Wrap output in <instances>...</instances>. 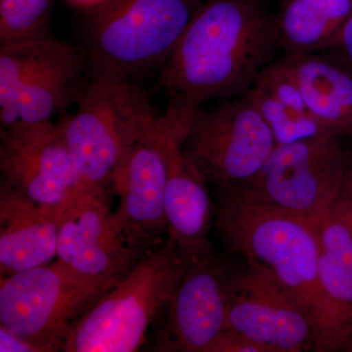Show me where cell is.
<instances>
[{
  "label": "cell",
  "mask_w": 352,
  "mask_h": 352,
  "mask_svg": "<svg viewBox=\"0 0 352 352\" xmlns=\"http://www.w3.org/2000/svg\"><path fill=\"white\" fill-rule=\"evenodd\" d=\"M276 48L275 20L256 0L200 4L157 80L180 145L196 111L247 94Z\"/></svg>",
  "instance_id": "1"
},
{
  "label": "cell",
  "mask_w": 352,
  "mask_h": 352,
  "mask_svg": "<svg viewBox=\"0 0 352 352\" xmlns=\"http://www.w3.org/2000/svg\"><path fill=\"white\" fill-rule=\"evenodd\" d=\"M217 233L231 252L266 268L311 321L314 351L332 352L327 302L319 279L318 231L239 188L217 189Z\"/></svg>",
  "instance_id": "2"
},
{
  "label": "cell",
  "mask_w": 352,
  "mask_h": 352,
  "mask_svg": "<svg viewBox=\"0 0 352 352\" xmlns=\"http://www.w3.org/2000/svg\"><path fill=\"white\" fill-rule=\"evenodd\" d=\"M199 6L197 0H103L82 47L90 80L131 82L160 71Z\"/></svg>",
  "instance_id": "3"
},
{
  "label": "cell",
  "mask_w": 352,
  "mask_h": 352,
  "mask_svg": "<svg viewBox=\"0 0 352 352\" xmlns=\"http://www.w3.org/2000/svg\"><path fill=\"white\" fill-rule=\"evenodd\" d=\"M159 117L135 83L90 80L76 112L58 124L80 189L106 194L109 187L115 188L132 146Z\"/></svg>",
  "instance_id": "4"
},
{
  "label": "cell",
  "mask_w": 352,
  "mask_h": 352,
  "mask_svg": "<svg viewBox=\"0 0 352 352\" xmlns=\"http://www.w3.org/2000/svg\"><path fill=\"white\" fill-rule=\"evenodd\" d=\"M168 236L143 254L120 281L99 296L76 320L65 344L68 352H132L144 344L186 270Z\"/></svg>",
  "instance_id": "5"
},
{
  "label": "cell",
  "mask_w": 352,
  "mask_h": 352,
  "mask_svg": "<svg viewBox=\"0 0 352 352\" xmlns=\"http://www.w3.org/2000/svg\"><path fill=\"white\" fill-rule=\"evenodd\" d=\"M117 283L83 275L58 258L1 278L0 327L38 352L64 351L76 320Z\"/></svg>",
  "instance_id": "6"
},
{
  "label": "cell",
  "mask_w": 352,
  "mask_h": 352,
  "mask_svg": "<svg viewBox=\"0 0 352 352\" xmlns=\"http://www.w3.org/2000/svg\"><path fill=\"white\" fill-rule=\"evenodd\" d=\"M349 142L329 131L276 145L258 175L236 188L291 212L318 231L351 170Z\"/></svg>",
  "instance_id": "7"
},
{
  "label": "cell",
  "mask_w": 352,
  "mask_h": 352,
  "mask_svg": "<svg viewBox=\"0 0 352 352\" xmlns=\"http://www.w3.org/2000/svg\"><path fill=\"white\" fill-rule=\"evenodd\" d=\"M276 143L249 95L194 113L182 143L190 170L217 189L239 187L261 170Z\"/></svg>",
  "instance_id": "8"
},
{
  "label": "cell",
  "mask_w": 352,
  "mask_h": 352,
  "mask_svg": "<svg viewBox=\"0 0 352 352\" xmlns=\"http://www.w3.org/2000/svg\"><path fill=\"white\" fill-rule=\"evenodd\" d=\"M227 330L249 338L270 352L315 349L309 317L263 265L245 259L226 278Z\"/></svg>",
  "instance_id": "9"
},
{
  "label": "cell",
  "mask_w": 352,
  "mask_h": 352,
  "mask_svg": "<svg viewBox=\"0 0 352 352\" xmlns=\"http://www.w3.org/2000/svg\"><path fill=\"white\" fill-rule=\"evenodd\" d=\"M1 185L38 204L60 210L80 180L59 126L18 122L0 131Z\"/></svg>",
  "instance_id": "10"
},
{
  "label": "cell",
  "mask_w": 352,
  "mask_h": 352,
  "mask_svg": "<svg viewBox=\"0 0 352 352\" xmlns=\"http://www.w3.org/2000/svg\"><path fill=\"white\" fill-rule=\"evenodd\" d=\"M164 129V116L161 115L132 146L113 188L120 196L119 207L113 212L116 228L140 256L159 245L160 237L168 231Z\"/></svg>",
  "instance_id": "11"
},
{
  "label": "cell",
  "mask_w": 352,
  "mask_h": 352,
  "mask_svg": "<svg viewBox=\"0 0 352 352\" xmlns=\"http://www.w3.org/2000/svg\"><path fill=\"white\" fill-rule=\"evenodd\" d=\"M227 274L212 252L187 263L164 307L163 326L157 333V351L210 352L226 329Z\"/></svg>",
  "instance_id": "12"
},
{
  "label": "cell",
  "mask_w": 352,
  "mask_h": 352,
  "mask_svg": "<svg viewBox=\"0 0 352 352\" xmlns=\"http://www.w3.org/2000/svg\"><path fill=\"white\" fill-rule=\"evenodd\" d=\"M57 258L87 276L119 282L141 256L118 232L106 194L80 189L59 210Z\"/></svg>",
  "instance_id": "13"
},
{
  "label": "cell",
  "mask_w": 352,
  "mask_h": 352,
  "mask_svg": "<svg viewBox=\"0 0 352 352\" xmlns=\"http://www.w3.org/2000/svg\"><path fill=\"white\" fill-rule=\"evenodd\" d=\"M319 279L327 302L332 352L352 344V166L318 230Z\"/></svg>",
  "instance_id": "14"
},
{
  "label": "cell",
  "mask_w": 352,
  "mask_h": 352,
  "mask_svg": "<svg viewBox=\"0 0 352 352\" xmlns=\"http://www.w3.org/2000/svg\"><path fill=\"white\" fill-rule=\"evenodd\" d=\"M164 142L168 161L164 195L168 233L177 244L185 263H193L212 252V243L208 240L212 220V201L206 183L187 166L182 145L166 116Z\"/></svg>",
  "instance_id": "15"
},
{
  "label": "cell",
  "mask_w": 352,
  "mask_h": 352,
  "mask_svg": "<svg viewBox=\"0 0 352 352\" xmlns=\"http://www.w3.org/2000/svg\"><path fill=\"white\" fill-rule=\"evenodd\" d=\"M59 210L38 205L12 190H0L1 278L57 258Z\"/></svg>",
  "instance_id": "16"
},
{
  "label": "cell",
  "mask_w": 352,
  "mask_h": 352,
  "mask_svg": "<svg viewBox=\"0 0 352 352\" xmlns=\"http://www.w3.org/2000/svg\"><path fill=\"white\" fill-rule=\"evenodd\" d=\"M284 60L317 120L352 142V68L332 54Z\"/></svg>",
  "instance_id": "17"
},
{
  "label": "cell",
  "mask_w": 352,
  "mask_h": 352,
  "mask_svg": "<svg viewBox=\"0 0 352 352\" xmlns=\"http://www.w3.org/2000/svg\"><path fill=\"white\" fill-rule=\"evenodd\" d=\"M247 94L270 126L276 145L329 132L308 107L285 60L266 67Z\"/></svg>",
  "instance_id": "18"
},
{
  "label": "cell",
  "mask_w": 352,
  "mask_h": 352,
  "mask_svg": "<svg viewBox=\"0 0 352 352\" xmlns=\"http://www.w3.org/2000/svg\"><path fill=\"white\" fill-rule=\"evenodd\" d=\"M352 14V0H284L275 18L278 48L286 58L332 50Z\"/></svg>",
  "instance_id": "19"
},
{
  "label": "cell",
  "mask_w": 352,
  "mask_h": 352,
  "mask_svg": "<svg viewBox=\"0 0 352 352\" xmlns=\"http://www.w3.org/2000/svg\"><path fill=\"white\" fill-rule=\"evenodd\" d=\"M87 72L82 48L65 43L56 54L41 65L21 88L17 101L18 122H51L76 96ZM17 122V124H18Z\"/></svg>",
  "instance_id": "20"
},
{
  "label": "cell",
  "mask_w": 352,
  "mask_h": 352,
  "mask_svg": "<svg viewBox=\"0 0 352 352\" xmlns=\"http://www.w3.org/2000/svg\"><path fill=\"white\" fill-rule=\"evenodd\" d=\"M50 32L0 44V124L8 129L18 122L21 88L32 74L63 47Z\"/></svg>",
  "instance_id": "21"
},
{
  "label": "cell",
  "mask_w": 352,
  "mask_h": 352,
  "mask_svg": "<svg viewBox=\"0 0 352 352\" xmlns=\"http://www.w3.org/2000/svg\"><path fill=\"white\" fill-rule=\"evenodd\" d=\"M52 0H0V44L47 31Z\"/></svg>",
  "instance_id": "22"
},
{
  "label": "cell",
  "mask_w": 352,
  "mask_h": 352,
  "mask_svg": "<svg viewBox=\"0 0 352 352\" xmlns=\"http://www.w3.org/2000/svg\"><path fill=\"white\" fill-rule=\"evenodd\" d=\"M210 352H270V349L245 336L226 330L215 340Z\"/></svg>",
  "instance_id": "23"
},
{
  "label": "cell",
  "mask_w": 352,
  "mask_h": 352,
  "mask_svg": "<svg viewBox=\"0 0 352 352\" xmlns=\"http://www.w3.org/2000/svg\"><path fill=\"white\" fill-rule=\"evenodd\" d=\"M329 51L333 52V56L352 68V14L340 32L335 45Z\"/></svg>",
  "instance_id": "24"
},
{
  "label": "cell",
  "mask_w": 352,
  "mask_h": 352,
  "mask_svg": "<svg viewBox=\"0 0 352 352\" xmlns=\"http://www.w3.org/2000/svg\"><path fill=\"white\" fill-rule=\"evenodd\" d=\"M0 351L38 352L36 347L3 327H0Z\"/></svg>",
  "instance_id": "25"
},
{
  "label": "cell",
  "mask_w": 352,
  "mask_h": 352,
  "mask_svg": "<svg viewBox=\"0 0 352 352\" xmlns=\"http://www.w3.org/2000/svg\"><path fill=\"white\" fill-rule=\"evenodd\" d=\"M82 2H95V3L99 4L100 2L103 1V0H80Z\"/></svg>",
  "instance_id": "26"
},
{
  "label": "cell",
  "mask_w": 352,
  "mask_h": 352,
  "mask_svg": "<svg viewBox=\"0 0 352 352\" xmlns=\"http://www.w3.org/2000/svg\"><path fill=\"white\" fill-rule=\"evenodd\" d=\"M351 352H352V346H351Z\"/></svg>",
  "instance_id": "27"
}]
</instances>
